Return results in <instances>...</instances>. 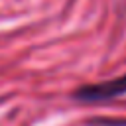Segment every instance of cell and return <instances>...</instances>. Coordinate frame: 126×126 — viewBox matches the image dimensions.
Here are the masks:
<instances>
[{"label": "cell", "instance_id": "1", "mask_svg": "<svg viewBox=\"0 0 126 126\" xmlns=\"http://www.w3.org/2000/svg\"><path fill=\"white\" fill-rule=\"evenodd\" d=\"M124 94H126V73L104 83L81 85L79 89L73 91L71 96L79 102H104V100H112Z\"/></svg>", "mask_w": 126, "mask_h": 126}]
</instances>
